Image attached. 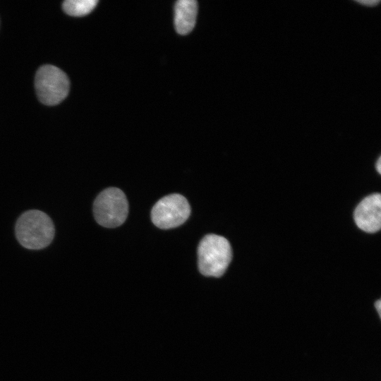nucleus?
Returning a JSON list of instances; mask_svg holds the SVG:
<instances>
[{
    "label": "nucleus",
    "instance_id": "1",
    "mask_svg": "<svg viewBox=\"0 0 381 381\" xmlns=\"http://www.w3.org/2000/svg\"><path fill=\"white\" fill-rule=\"evenodd\" d=\"M16 236L25 248L38 250L48 246L54 236V226L44 212L31 210L23 212L16 224Z\"/></svg>",
    "mask_w": 381,
    "mask_h": 381
},
{
    "label": "nucleus",
    "instance_id": "2",
    "mask_svg": "<svg viewBox=\"0 0 381 381\" xmlns=\"http://www.w3.org/2000/svg\"><path fill=\"white\" fill-rule=\"evenodd\" d=\"M232 258L229 241L217 234H207L198 248V264L200 272L207 277H219L226 270Z\"/></svg>",
    "mask_w": 381,
    "mask_h": 381
},
{
    "label": "nucleus",
    "instance_id": "3",
    "mask_svg": "<svg viewBox=\"0 0 381 381\" xmlns=\"http://www.w3.org/2000/svg\"><path fill=\"white\" fill-rule=\"evenodd\" d=\"M93 213L96 222L102 226L115 228L121 225L128 213L125 194L115 187L104 189L94 201Z\"/></svg>",
    "mask_w": 381,
    "mask_h": 381
},
{
    "label": "nucleus",
    "instance_id": "4",
    "mask_svg": "<svg viewBox=\"0 0 381 381\" xmlns=\"http://www.w3.org/2000/svg\"><path fill=\"white\" fill-rule=\"evenodd\" d=\"M35 86L40 101L52 106L59 104L67 97L70 83L63 71L52 65H44L37 71Z\"/></svg>",
    "mask_w": 381,
    "mask_h": 381
},
{
    "label": "nucleus",
    "instance_id": "5",
    "mask_svg": "<svg viewBox=\"0 0 381 381\" xmlns=\"http://www.w3.org/2000/svg\"><path fill=\"white\" fill-rule=\"evenodd\" d=\"M190 214V205L185 197L178 193L159 200L151 211L153 224L162 229L177 227L183 224Z\"/></svg>",
    "mask_w": 381,
    "mask_h": 381
},
{
    "label": "nucleus",
    "instance_id": "6",
    "mask_svg": "<svg viewBox=\"0 0 381 381\" xmlns=\"http://www.w3.org/2000/svg\"><path fill=\"white\" fill-rule=\"evenodd\" d=\"M353 217L360 229L367 233L378 231L381 227L380 193H373L363 199L356 207Z\"/></svg>",
    "mask_w": 381,
    "mask_h": 381
},
{
    "label": "nucleus",
    "instance_id": "7",
    "mask_svg": "<svg viewBox=\"0 0 381 381\" xmlns=\"http://www.w3.org/2000/svg\"><path fill=\"white\" fill-rule=\"evenodd\" d=\"M198 13V3L195 0H179L174 7V25L180 35H187L193 29Z\"/></svg>",
    "mask_w": 381,
    "mask_h": 381
},
{
    "label": "nucleus",
    "instance_id": "8",
    "mask_svg": "<svg viewBox=\"0 0 381 381\" xmlns=\"http://www.w3.org/2000/svg\"><path fill=\"white\" fill-rule=\"evenodd\" d=\"M97 3V0H67L63 3V9L69 16H83L90 13Z\"/></svg>",
    "mask_w": 381,
    "mask_h": 381
},
{
    "label": "nucleus",
    "instance_id": "9",
    "mask_svg": "<svg viewBox=\"0 0 381 381\" xmlns=\"http://www.w3.org/2000/svg\"><path fill=\"white\" fill-rule=\"evenodd\" d=\"M375 167L378 173L380 174L381 173V157L380 156H379L376 162Z\"/></svg>",
    "mask_w": 381,
    "mask_h": 381
},
{
    "label": "nucleus",
    "instance_id": "10",
    "mask_svg": "<svg viewBox=\"0 0 381 381\" xmlns=\"http://www.w3.org/2000/svg\"><path fill=\"white\" fill-rule=\"evenodd\" d=\"M375 308H377V311L379 314V315L380 316V307H381V302H380V300H377L375 303Z\"/></svg>",
    "mask_w": 381,
    "mask_h": 381
}]
</instances>
